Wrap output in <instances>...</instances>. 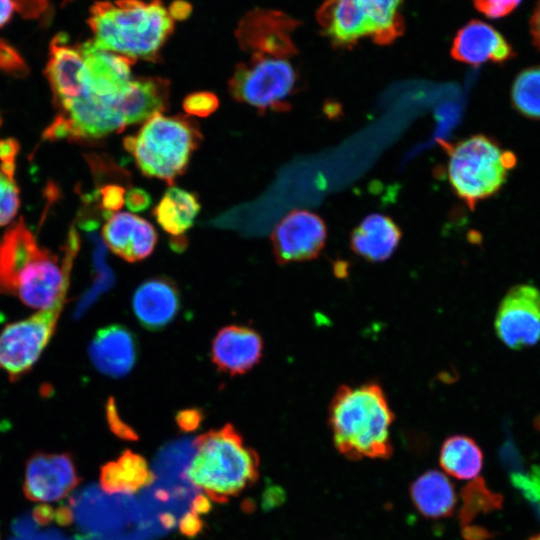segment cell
I'll return each instance as SVG.
<instances>
[{
  "label": "cell",
  "mask_w": 540,
  "mask_h": 540,
  "mask_svg": "<svg viewBox=\"0 0 540 540\" xmlns=\"http://www.w3.org/2000/svg\"><path fill=\"white\" fill-rule=\"evenodd\" d=\"M169 83L159 77L131 79L117 95L116 108L125 125L147 121L167 108Z\"/></svg>",
  "instance_id": "obj_20"
},
{
  "label": "cell",
  "mask_w": 540,
  "mask_h": 540,
  "mask_svg": "<svg viewBox=\"0 0 540 540\" xmlns=\"http://www.w3.org/2000/svg\"><path fill=\"white\" fill-rule=\"evenodd\" d=\"M15 10L16 6L13 0H0V28L11 20Z\"/></svg>",
  "instance_id": "obj_40"
},
{
  "label": "cell",
  "mask_w": 540,
  "mask_h": 540,
  "mask_svg": "<svg viewBox=\"0 0 540 540\" xmlns=\"http://www.w3.org/2000/svg\"><path fill=\"white\" fill-rule=\"evenodd\" d=\"M262 356L263 340L258 332L247 326H225L211 344L212 362L219 371L230 375L248 372Z\"/></svg>",
  "instance_id": "obj_15"
},
{
  "label": "cell",
  "mask_w": 540,
  "mask_h": 540,
  "mask_svg": "<svg viewBox=\"0 0 540 540\" xmlns=\"http://www.w3.org/2000/svg\"><path fill=\"white\" fill-rule=\"evenodd\" d=\"M401 230L390 217L372 213L352 231L350 247L355 254L369 262L389 259L401 240Z\"/></svg>",
  "instance_id": "obj_21"
},
{
  "label": "cell",
  "mask_w": 540,
  "mask_h": 540,
  "mask_svg": "<svg viewBox=\"0 0 540 540\" xmlns=\"http://www.w3.org/2000/svg\"><path fill=\"white\" fill-rule=\"evenodd\" d=\"M404 0H325L316 18L336 48H351L363 38L386 45L404 31Z\"/></svg>",
  "instance_id": "obj_8"
},
{
  "label": "cell",
  "mask_w": 540,
  "mask_h": 540,
  "mask_svg": "<svg viewBox=\"0 0 540 540\" xmlns=\"http://www.w3.org/2000/svg\"><path fill=\"white\" fill-rule=\"evenodd\" d=\"M449 184L470 210L495 195L516 164V156L494 139L477 134L446 147Z\"/></svg>",
  "instance_id": "obj_7"
},
{
  "label": "cell",
  "mask_w": 540,
  "mask_h": 540,
  "mask_svg": "<svg viewBox=\"0 0 540 540\" xmlns=\"http://www.w3.org/2000/svg\"><path fill=\"white\" fill-rule=\"evenodd\" d=\"M529 540H540V534L531 537Z\"/></svg>",
  "instance_id": "obj_45"
},
{
  "label": "cell",
  "mask_w": 540,
  "mask_h": 540,
  "mask_svg": "<svg viewBox=\"0 0 540 540\" xmlns=\"http://www.w3.org/2000/svg\"><path fill=\"white\" fill-rule=\"evenodd\" d=\"M193 443L186 475L210 500L226 502L258 479V455L232 425L211 430Z\"/></svg>",
  "instance_id": "obj_5"
},
{
  "label": "cell",
  "mask_w": 540,
  "mask_h": 540,
  "mask_svg": "<svg viewBox=\"0 0 540 540\" xmlns=\"http://www.w3.org/2000/svg\"><path fill=\"white\" fill-rule=\"evenodd\" d=\"M200 211L197 197L182 188L170 187L153 209V216L160 227L174 237L189 230Z\"/></svg>",
  "instance_id": "obj_24"
},
{
  "label": "cell",
  "mask_w": 540,
  "mask_h": 540,
  "mask_svg": "<svg viewBox=\"0 0 540 540\" xmlns=\"http://www.w3.org/2000/svg\"><path fill=\"white\" fill-rule=\"evenodd\" d=\"M0 70L14 77H24L29 69L14 46L0 38Z\"/></svg>",
  "instance_id": "obj_31"
},
{
  "label": "cell",
  "mask_w": 540,
  "mask_h": 540,
  "mask_svg": "<svg viewBox=\"0 0 540 540\" xmlns=\"http://www.w3.org/2000/svg\"><path fill=\"white\" fill-rule=\"evenodd\" d=\"M535 426H536L537 429H540V416H538V417L536 418Z\"/></svg>",
  "instance_id": "obj_44"
},
{
  "label": "cell",
  "mask_w": 540,
  "mask_h": 540,
  "mask_svg": "<svg viewBox=\"0 0 540 540\" xmlns=\"http://www.w3.org/2000/svg\"><path fill=\"white\" fill-rule=\"evenodd\" d=\"M327 227L323 219L307 210H293L275 226L272 248L280 264L316 258L325 246Z\"/></svg>",
  "instance_id": "obj_11"
},
{
  "label": "cell",
  "mask_w": 540,
  "mask_h": 540,
  "mask_svg": "<svg viewBox=\"0 0 540 540\" xmlns=\"http://www.w3.org/2000/svg\"><path fill=\"white\" fill-rule=\"evenodd\" d=\"M85 63L80 44H71L64 33L49 44L45 74L58 110L67 107L82 93Z\"/></svg>",
  "instance_id": "obj_13"
},
{
  "label": "cell",
  "mask_w": 540,
  "mask_h": 540,
  "mask_svg": "<svg viewBox=\"0 0 540 540\" xmlns=\"http://www.w3.org/2000/svg\"><path fill=\"white\" fill-rule=\"evenodd\" d=\"M394 413L376 382L341 385L331 399L328 424L337 451L349 460L389 459Z\"/></svg>",
  "instance_id": "obj_4"
},
{
  "label": "cell",
  "mask_w": 540,
  "mask_h": 540,
  "mask_svg": "<svg viewBox=\"0 0 540 540\" xmlns=\"http://www.w3.org/2000/svg\"><path fill=\"white\" fill-rule=\"evenodd\" d=\"M77 250L78 237L72 230L60 263L20 219L0 239V293L17 297L31 308L49 307L68 290Z\"/></svg>",
  "instance_id": "obj_3"
},
{
  "label": "cell",
  "mask_w": 540,
  "mask_h": 540,
  "mask_svg": "<svg viewBox=\"0 0 540 540\" xmlns=\"http://www.w3.org/2000/svg\"><path fill=\"white\" fill-rule=\"evenodd\" d=\"M439 464L447 474L457 479H475L482 470L483 452L473 438L452 435L441 445Z\"/></svg>",
  "instance_id": "obj_25"
},
{
  "label": "cell",
  "mask_w": 540,
  "mask_h": 540,
  "mask_svg": "<svg viewBox=\"0 0 540 540\" xmlns=\"http://www.w3.org/2000/svg\"><path fill=\"white\" fill-rule=\"evenodd\" d=\"M203 522L200 516L193 511L186 513L179 522L181 533L187 537L196 536L202 529Z\"/></svg>",
  "instance_id": "obj_38"
},
{
  "label": "cell",
  "mask_w": 540,
  "mask_h": 540,
  "mask_svg": "<svg viewBox=\"0 0 540 540\" xmlns=\"http://www.w3.org/2000/svg\"><path fill=\"white\" fill-rule=\"evenodd\" d=\"M409 495L417 511L429 519L451 516L457 504L453 483L438 470H428L418 476L409 487Z\"/></svg>",
  "instance_id": "obj_22"
},
{
  "label": "cell",
  "mask_w": 540,
  "mask_h": 540,
  "mask_svg": "<svg viewBox=\"0 0 540 540\" xmlns=\"http://www.w3.org/2000/svg\"><path fill=\"white\" fill-rule=\"evenodd\" d=\"M124 203L131 212H142L152 204L151 195L143 188H130L125 193Z\"/></svg>",
  "instance_id": "obj_35"
},
{
  "label": "cell",
  "mask_w": 540,
  "mask_h": 540,
  "mask_svg": "<svg viewBox=\"0 0 540 540\" xmlns=\"http://www.w3.org/2000/svg\"><path fill=\"white\" fill-rule=\"evenodd\" d=\"M107 247L128 262L147 258L157 243V233L147 220L127 212L112 214L103 226Z\"/></svg>",
  "instance_id": "obj_16"
},
{
  "label": "cell",
  "mask_w": 540,
  "mask_h": 540,
  "mask_svg": "<svg viewBox=\"0 0 540 540\" xmlns=\"http://www.w3.org/2000/svg\"><path fill=\"white\" fill-rule=\"evenodd\" d=\"M80 47L85 63L83 90L80 96L92 95L101 98L117 96L132 79L131 66L134 61L99 49L92 39L81 43Z\"/></svg>",
  "instance_id": "obj_14"
},
{
  "label": "cell",
  "mask_w": 540,
  "mask_h": 540,
  "mask_svg": "<svg viewBox=\"0 0 540 540\" xmlns=\"http://www.w3.org/2000/svg\"><path fill=\"white\" fill-rule=\"evenodd\" d=\"M107 418L112 431L121 438L127 440H135L136 433L128 427L119 417L113 399H110L107 404Z\"/></svg>",
  "instance_id": "obj_36"
},
{
  "label": "cell",
  "mask_w": 540,
  "mask_h": 540,
  "mask_svg": "<svg viewBox=\"0 0 540 540\" xmlns=\"http://www.w3.org/2000/svg\"><path fill=\"white\" fill-rule=\"evenodd\" d=\"M511 100L520 114L540 120V65L526 68L516 76Z\"/></svg>",
  "instance_id": "obj_26"
},
{
  "label": "cell",
  "mask_w": 540,
  "mask_h": 540,
  "mask_svg": "<svg viewBox=\"0 0 540 540\" xmlns=\"http://www.w3.org/2000/svg\"><path fill=\"white\" fill-rule=\"evenodd\" d=\"M530 31L534 44L540 49V0L530 20Z\"/></svg>",
  "instance_id": "obj_39"
},
{
  "label": "cell",
  "mask_w": 540,
  "mask_h": 540,
  "mask_svg": "<svg viewBox=\"0 0 540 540\" xmlns=\"http://www.w3.org/2000/svg\"><path fill=\"white\" fill-rule=\"evenodd\" d=\"M18 144L13 139L0 140V169L7 175L14 177L15 158L18 152Z\"/></svg>",
  "instance_id": "obj_34"
},
{
  "label": "cell",
  "mask_w": 540,
  "mask_h": 540,
  "mask_svg": "<svg viewBox=\"0 0 540 540\" xmlns=\"http://www.w3.org/2000/svg\"><path fill=\"white\" fill-rule=\"evenodd\" d=\"M521 0H474L478 11L489 18H500L512 12Z\"/></svg>",
  "instance_id": "obj_33"
},
{
  "label": "cell",
  "mask_w": 540,
  "mask_h": 540,
  "mask_svg": "<svg viewBox=\"0 0 540 540\" xmlns=\"http://www.w3.org/2000/svg\"><path fill=\"white\" fill-rule=\"evenodd\" d=\"M451 56L465 64L479 66L487 61L504 63L515 53L505 38L491 25L471 20L456 33Z\"/></svg>",
  "instance_id": "obj_17"
},
{
  "label": "cell",
  "mask_w": 540,
  "mask_h": 540,
  "mask_svg": "<svg viewBox=\"0 0 540 540\" xmlns=\"http://www.w3.org/2000/svg\"><path fill=\"white\" fill-rule=\"evenodd\" d=\"M75 0H62L64 7L69 2ZM16 11L26 20H41L47 23L52 16V5L50 0H13Z\"/></svg>",
  "instance_id": "obj_30"
},
{
  "label": "cell",
  "mask_w": 540,
  "mask_h": 540,
  "mask_svg": "<svg viewBox=\"0 0 540 540\" xmlns=\"http://www.w3.org/2000/svg\"><path fill=\"white\" fill-rule=\"evenodd\" d=\"M80 476L69 453L31 455L25 465L23 492L35 502H54L65 498L79 484Z\"/></svg>",
  "instance_id": "obj_12"
},
{
  "label": "cell",
  "mask_w": 540,
  "mask_h": 540,
  "mask_svg": "<svg viewBox=\"0 0 540 540\" xmlns=\"http://www.w3.org/2000/svg\"><path fill=\"white\" fill-rule=\"evenodd\" d=\"M152 481L146 460L130 450L106 463L100 471V485L107 493H133Z\"/></svg>",
  "instance_id": "obj_23"
},
{
  "label": "cell",
  "mask_w": 540,
  "mask_h": 540,
  "mask_svg": "<svg viewBox=\"0 0 540 540\" xmlns=\"http://www.w3.org/2000/svg\"><path fill=\"white\" fill-rule=\"evenodd\" d=\"M67 291L64 290L49 307L7 325L0 333V370L11 380L29 372L48 345L65 305Z\"/></svg>",
  "instance_id": "obj_9"
},
{
  "label": "cell",
  "mask_w": 540,
  "mask_h": 540,
  "mask_svg": "<svg viewBox=\"0 0 540 540\" xmlns=\"http://www.w3.org/2000/svg\"><path fill=\"white\" fill-rule=\"evenodd\" d=\"M19 192L14 177L0 169V226L6 225L19 209Z\"/></svg>",
  "instance_id": "obj_28"
},
{
  "label": "cell",
  "mask_w": 540,
  "mask_h": 540,
  "mask_svg": "<svg viewBox=\"0 0 540 540\" xmlns=\"http://www.w3.org/2000/svg\"><path fill=\"white\" fill-rule=\"evenodd\" d=\"M182 105L184 111L190 115L207 117L217 110L219 100L214 93L201 91L187 95Z\"/></svg>",
  "instance_id": "obj_29"
},
{
  "label": "cell",
  "mask_w": 540,
  "mask_h": 540,
  "mask_svg": "<svg viewBox=\"0 0 540 540\" xmlns=\"http://www.w3.org/2000/svg\"><path fill=\"white\" fill-rule=\"evenodd\" d=\"M494 327L498 339L512 350L536 345L540 341V290L531 284L511 287L498 305Z\"/></svg>",
  "instance_id": "obj_10"
},
{
  "label": "cell",
  "mask_w": 540,
  "mask_h": 540,
  "mask_svg": "<svg viewBox=\"0 0 540 540\" xmlns=\"http://www.w3.org/2000/svg\"><path fill=\"white\" fill-rule=\"evenodd\" d=\"M190 12L184 2L160 0L99 1L91 6L88 25L101 50L132 61L155 60L172 34L175 23Z\"/></svg>",
  "instance_id": "obj_2"
},
{
  "label": "cell",
  "mask_w": 540,
  "mask_h": 540,
  "mask_svg": "<svg viewBox=\"0 0 540 540\" xmlns=\"http://www.w3.org/2000/svg\"><path fill=\"white\" fill-rule=\"evenodd\" d=\"M160 521L164 527L171 528L175 524V517L171 514H163Z\"/></svg>",
  "instance_id": "obj_43"
},
{
  "label": "cell",
  "mask_w": 540,
  "mask_h": 540,
  "mask_svg": "<svg viewBox=\"0 0 540 540\" xmlns=\"http://www.w3.org/2000/svg\"><path fill=\"white\" fill-rule=\"evenodd\" d=\"M462 534L466 540H483L488 536L484 529L468 525L464 526Z\"/></svg>",
  "instance_id": "obj_42"
},
{
  "label": "cell",
  "mask_w": 540,
  "mask_h": 540,
  "mask_svg": "<svg viewBox=\"0 0 540 540\" xmlns=\"http://www.w3.org/2000/svg\"><path fill=\"white\" fill-rule=\"evenodd\" d=\"M125 188L119 184H107L100 189V204L109 218L124 204Z\"/></svg>",
  "instance_id": "obj_32"
},
{
  "label": "cell",
  "mask_w": 540,
  "mask_h": 540,
  "mask_svg": "<svg viewBox=\"0 0 540 540\" xmlns=\"http://www.w3.org/2000/svg\"><path fill=\"white\" fill-rule=\"evenodd\" d=\"M210 509H211L210 499L204 494L197 495L192 501L191 511L198 514L199 516H201L202 514L208 513Z\"/></svg>",
  "instance_id": "obj_41"
},
{
  "label": "cell",
  "mask_w": 540,
  "mask_h": 540,
  "mask_svg": "<svg viewBox=\"0 0 540 540\" xmlns=\"http://www.w3.org/2000/svg\"><path fill=\"white\" fill-rule=\"evenodd\" d=\"M297 21L280 11L255 9L239 22L236 38L249 59L240 63L229 81L232 97L260 110H287L297 73L290 58L296 54L292 32Z\"/></svg>",
  "instance_id": "obj_1"
},
{
  "label": "cell",
  "mask_w": 540,
  "mask_h": 540,
  "mask_svg": "<svg viewBox=\"0 0 540 540\" xmlns=\"http://www.w3.org/2000/svg\"><path fill=\"white\" fill-rule=\"evenodd\" d=\"M462 506L458 519L462 526L468 525L480 512L495 509L499 503L497 495L490 492L482 478H475L461 491Z\"/></svg>",
  "instance_id": "obj_27"
},
{
  "label": "cell",
  "mask_w": 540,
  "mask_h": 540,
  "mask_svg": "<svg viewBox=\"0 0 540 540\" xmlns=\"http://www.w3.org/2000/svg\"><path fill=\"white\" fill-rule=\"evenodd\" d=\"M180 293L167 277H154L141 283L132 297V309L147 330L157 331L170 324L180 309Z\"/></svg>",
  "instance_id": "obj_19"
},
{
  "label": "cell",
  "mask_w": 540,
  "mask_h": 540,
  "mask_svg": "<svg viewBox=\"0 0 540 540\" xmlns=\"http://www.w3.org/2000/svg\"><path fill=\"white\" fill-rule=\"evenodd\" d=\"M137 351L135 335L119 324L99 329L89 345V357L95 368L114 378L123 377L133 369Z\"/></svg>",
  "instance_id": "obj_18"
},
{
  "label": "cell",
  "mask_w": 540,
  "mask_h": 540,
  "mask_svg": "<svg viewBox=\"0 0 540 540\" xmlns=\"http://www.w3.org/2000/svg\"><path fill=\"white\" fill-rule=\"evenodd\" d=\"M200 138L192 120L159 113L145 121L136 135L126 137L124 145L144 175L171 184L185 171Z\"/></svg>",
  "instance_id": "obj_6"
},
{
  "label": "cell",
  "mask_w": 540,
  "mask_h": 540,
  "mask_svg": "<svg viewBox=\"0 0 540 540\" xmlns=\"http://www.w3.org/2000/svg\"><path fill=\"white\" fill-rule=\"evenodd\" d=\"M203 420V413L200 409L190 408L177 413L176 423L184 432L197 429Z\"/></svg>",
  "instance_id": "obj_37"
}]
</instances>
